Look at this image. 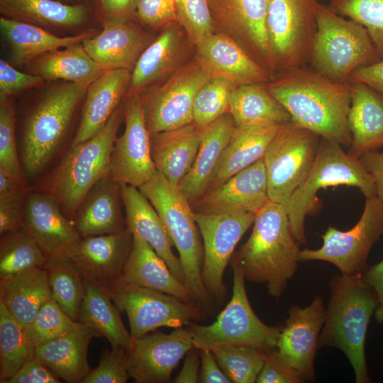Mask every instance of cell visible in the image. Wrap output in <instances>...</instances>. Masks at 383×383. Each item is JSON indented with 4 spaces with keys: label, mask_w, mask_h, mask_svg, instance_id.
<instances>
[{
    "label": "cell",
    "mask_w": 383,
    "mask_h": 383,
    "mask_svg": "<svg viewBox=\"0 0 383 383\" xmlns=\"http://www.w3.org/2000/svg\"><path fill=\"white\" fill-rule=\"evenodd\" d=\"M265 84L288 111L292 122L322 138L350 147V82L332 81L313 68L302 66L283 71Z\"/></svg>",
    "instance_id": "obj_1"
},
{
    "label": "cell",
    "mask_w": 383,
    "mask_h": 383,
    "mask_svg": "<svg viewBox=\"0 0 383 383\" xmlns=\"http://www.w3.org/2000/svg\"><path fill=\"white\" fill-rule=\"evenodd\" d=\"M89 85L68 82L45 91L24 116L17 133L20 162L30 187L60 160Z\"/></svg>",
    "instance_id": "obj_2"
},
{
    "label": "cell",
    "mask_w": 383,
    "mask_h": 383,
    "mask_svg": "<svg viewBox=\"0 0 383 383\" xmlns=\"http://www.w3.org/2000/svg\"><path fill=\"white\" fill-rule=\"evenodd\" d=\"M249 238L233 255L245 279L265 284L281 297L295 274L301 250L293 236L285 205L270 201L255 213Z\"/></svg>",
    "instance_id": "obj_3"
},
{
    "label": "cell",
    "mask_w": 383,
    "mask_h": 383,
    "mask_svg": "<svg viewBox=\"0 0 383 383\" xmlns=\"http://www.w3.org/2000/svg\"><path fill=\"white\" fill-rule=\"evenodd\" d=\"M330 288L318 349L338 348L353 366L355 382H372L365 345L371 317L378 306L377 295L362 274H335L330 281Z\"/></svg>",
    "instance_id": "obj_4"
},
{
    "label": "cell",
    "mask_w": 383,
    "mask_h": 383,
    "mask_svg": "<svg viewBox=\"0 0 383 383\" xmlns=\"http://www.w3.org/2000/svg\"><path fill=\"white\" fill-rule=\"evenodd\" d=\"M123 117L124 104L96 135L70 146L56 165L30 188L52 197L63 214L72 221L87 194L109 174L111 153Z\"/></svg>",
    "instance_id": "obj_5"
},
{
    "label": "cell",
    "mask_w": 383,
    "mask_h": 383,
    "mask_svg": "<svg viewBox=\"0 0 383 383\" xmlns=\"http://www.w3.org/2000/svg\"><path fill=\"white\" fill-rule=\"evenodd\" d=\"M138 189L157 212L178 251L184 284L196 304L209 307L213 301L202 281L203 245L190 202L158 170Z\"/></svg>",
    "instance_id": "obj_6"
},
{
    "label": "cell",
    "mask_w": 383,
    "mask_h": 383,
    "mask_svg": "<svg viewBox=\"0 0 383 383\" xmlns=\"http://www.w3.org/2000/svg\"><path fill=\"white\" fill-rule=\"evenodd\" d=\"M381 59L365 27L318 3L316 30L309 59L313 70L343 83L357 69Z\"/></svg>",
    "instance_id": "obj_7"
},
{
    "label": "cell",
    "mask_w": 383,
    "mask_h": 383,
    "mask_svg": "<svg viewBox=\"0 0 383 383\" xmlns=\"http://www.w3.org/2000/svg\"><path fill=\"white\" fill-rule=\"evenodd\" d=\"M339 185L357 187L366 199L376 196L373 180L359 159L345 152L340 143L321 138L308 175L286 205L290 229L299 243L307 242L305 219L318 206V192Z\"/></svg>",
    "instance_id": "obj_8"
},
{
    "label": "cell",
    "mask_w": 383,
    "mask_h": 383,
    "mask_svg": "<svg viewBox=\"0 0 383 383\" xmlns=\"http://www.w3.org/2000/svg\"><path fill=\"white\" fill-rule=\"evenodd\" d=\"M233 272L232 297L210 325L187 323L194 348L211 350L234 345L252 347L264 352L276 348L282 327L269 326L255 314L248 300L243 271L231 259Z\"/></svg>",
    "instance_id": "obj_9"
},
{
    "label": "cell",
    "mask_w": 383,
    "mask_h": 383,
    "mask_svg": "<svg viewBox=\"0 0 383 383\" xmlns=\"http://www.w3.org/2000/svg\"><path fill=\"white\" fill-rule=\"evenodd\" d=\"M321 138L292 121L280 126L262 157L271 201L287 205L308 175Z\"/></svg>",
    "instance_id": "obj_10"
},
{
    "label": "cell",
    "mask_w": 383,
    "mask_h": 383,
    "mask_svg": "<svg viewBox=\"0 0 383 383\" xmlns=\"http://www.w3.org/2000/svg\"><path fill=\"white\" fill-rule=\"evenodd\" d=\"M108 289L119 311L127 314L134 340L160 327L177 328L204 316V308L196 303L185 302L123 277Z\"/></svg>",
    "instance_id": "obj_11"
},
{
    "label": "cell",
    "mask_w": 383,
    "mask_h": 383,
    "mask_svg": "<svg viewBox=\"0 0 383 383\" xmlns=\"http://www.w3.org/2000/svg\"><path fill=\"white\" fill-rule=\"evenodd\" d=\"M383 235V202L377 196L366 199L357 223L343 231L329 226L322 235L318 249L300 251L299 262L325 261L337 267L344 274H363L372 245Z\"/></svg>",
    "instance_id": "obj_12"
},
{
    "label": "cell",
    "mask_w": 383,
    "mask_h": 383,
    "mask_svg": "<svg viewBox=\"0 0 383 383\" xmlns=\"http://www.w3.org/2000/svg\"><path fill=\"white\" fill-rule=\"evenodd\" d=\"M318 0H267V30L277 67L282 71L309 62Z\"/></svg>",
    "instance_id": "obj_13"
},
{
    "label": "cell",
    "mask_w": 383,
    "mask_h": 383,
    "mask_svg": "<svg viewBox=\"0 0 383 383\" xmlns=\"http://www.w3.org/2000/svg\"><path fill=\"white\" fill-rule=\"evenodd\" d=\"M210 78L195 61L179 68L162 86L140 94L150 135L192 123L195 97Z\"/></svg>",
    "instance_id": "obj_14"
},
{
    "label": "cell",
    "mask_w": 383,
    "mask_h": 383,
    "mask_svg": "<svg viewBox=\"0 0 383 383\" xmlns=\"http://www.w3.org/2000/svg\"><path fill=\"white\" fill-rule=\"evenodd\" d=\"M255 213H235L204 214L194 212V218L203 240L201 277L213 299L221 302L226 292L223 282L225 270L234 250L252 226Z\"/></svg>",
    "instance_id": "obj_15"
},
{
    "label": "cell",
    "mask_w": 383,
    "mask_h": 383,
    "mask_svg": "<svg viewBox=\"0 0 383 383\" xmlns=\"http://www.w3.org/2000/svg\"><path fill=\"white\" fill-rule=\"evenodd\" d=\"M124 118L123 133L116 138L111 153L109 175L120 184L139 188L157 172L140 94L128 96Z\"/></svg>",
    "instance_id": "obj_16"
},
{
    "label": "cell",
    "mask_w": 383,
    "mask_h": 383,
    "mask_svg": "<svg viewBox=\"0 0 383 383\" xmlns=\"http://www.w3.org/2000/svg\"><path fill=\"white\" fill-rule=\"evenodd\" d=\"M208 1L216 30L233 38L271 75L277 67L267 35V0Z\"/></svg>",
    "instance_id": "obj_17"
},
{
    "label": "cell",
    "mask_w": 383,
    "mask_h": 383,
    "mask_svg": "<svg viewBox=\"0 0 383 383\" xmlns=\"http://www.w3.org/2000/svg\"><path fill=\"white\" fill-rule=\"evenodd\" d=\"M194 348L192 335L184 326L168 334L148 333L134 340L126 351L130 378L137 383L168 382L181 360Z\"/></svg>",
    "instance_id": "obj_18"
},
{
    "label": "cell",
    "mask_w": 383,
    "mask_h": 383,
    "mask_svg": "<svg viewBox=\"0 0 383 383\" xmlns=\"http://www.w3.org/2000/svg\"><path fill=\"white\" fill-rule=\"evenodd\" d=\"M326 316L321 298L316 296L305 307L292 306L282 327L277 345V355L292 367L304 382L315 379L314 359Z\"/></svg>",
    "instance_id": "obj_19"
},
{
    "label": "cell",
    "mask_w": 383,
    "mask_h": 383,
    "mask_svg": "<svg viewBox=\"0 0 383 383\" xmlns=\"http://www.w3.org/2000/svg\"><path fill=\"white\" fill-rule=\"evenodd\" d=\"M270 201L263 159L238 172L221 186L190 203L194 213H256Z\"/></svg>",
    "instance_id": "obj_20"
},
{
    "label": "cell",
    "mask_w": 383,
    "mask_h": 383,
    "mask_svg": "<svg viewBox=\"0 0 383 383\" xmlns=\"http://www.w3.org/2000/svg\"><path fill=\"white\" fill-rule=\"evenodd\" d=\"M133 237L121 232L81 237L67 253L84 280L107 288L123 277L133 245Z\"/></svg>",
    "instance_id": "obj_21"
},
{
    "label": "cell",
    "mask_w": 383,
    "mask_h": 383,
    "mask_svg": "<svg viewBox=\"0 0 383 383\" xmlns=\"http://www.w3.org/2000/svg\"><path fill=\"white\" fill-rule=\"evenodd\" d=\"M23 228L48 258L67 255L80 239L72 221L50 196L30 189L22 204Z\"/></svg>",
    "instance_id": "obj_22"
},
{
    "label": "cell",
    "mask_w": 383,
    "mask_h": 383,
    "mask_svg": "<svg viewBox=\"0 0 383 383\" xmlns=\"http://www.w3.org/2000/svg\"><path fill=\"white\" fill-rule=\"evenodd\" d=\"M196 48V61L211 77L226 79L235 86L269 82V72L224 33L215 32Z\"/></svg>",
    "instance_id": "obj_23"
},
{
    "label": "cell",
    "mask_w": 383,
    "mask_h": 383,
    "mask_svg": "<svg viewBox=\"0 0 383 383\" xmlns=\"http://www.w3.org/2000/svg\"><path fill=\"white\" fill-rule=\"evenodd\" d=\"M131 18H108L96 35L82 45L88 55L104 70H131L145 49L147 37Z\"/></svg>",
    "instance_id": "obj_24"
},
{
    "label": "cell",
    "mask_w": 383,
    "mask_h": 383,
    "mask_svg": "<svg viewBox=\"0 0 383 383\" xmlns=\"http://www.w3.org/2000/svg\"><path fill=\"white\" fill-rule=\"evenodd\" d=\"M131 75L128 70H105L89 85L71 145L90 139L103 129L128 93Z\"/></svg>",
    "instance_id": "obj_25"
},
{
    "label": "cell",
    "mask_w": 383,
    "mask_h": 383,
    "mask_svg": "<svg viewBox=\"0 0 383 383\" xmlns=\"http://www.w3.org/2000/svg\"><path fill=\"white\" fill-rule=\"evenodd\" d=\"M126 229L146 241L165 261L173 274L184 284L182 265L172 252L173 242L157 212L138 188L121 184Z\"/></svg>",
    "instance_id": "obj_26"
},
{
    "label": "cell",
    "mask_w": 383,
    "mask_h": 383,
    "mask_svg": "<svg viewBox=\"0 0 383 383\" xmlns=\"http://www.w3.org/2000/svg\"><path fill=\"white\" fill-rule=\"evenodd\" d=\"M122 206L121 184L108 174L87 194L72 221L81 237L119 233L126 229Z\"/></svg>",
    "instance_id": "obj_27"
},
{
    "label": "cell",
    "mask_w": 383,
    "mask_h": 383,
    "mask_svg": "<svg viewBox=\"0 0 383 383\" xmlns=\"http://www.w3.org/2000/svg\"><path fill=\"white\" fill-rule=\"evenodd\" d=\"M99 336L94 328L77 321L63 335L35 347V357L65 382L82 383L91 370L87 360L89 345Z\"/></svg>",
    "instance_id": "obj_28"
},
{
    "label": "cell",
    "mask_w": 383,
    "mask_h": 383,
    "mask_svg": "<svg viewBox=\"0 0 383 383\" xmlns=\"http://www.w3.org/2000/svg\"><path fill=\"white\" fill-rule=\"evenodd\" d=\"M350 84L348 123L352 141L348 152L359 158L383 146V97L365 84Z\"/></svg>",
    "instance_id": "obj_29"
},
{
    "label": "cell",
    "mask_w": 383,
    "mask_h": 383,
    "mask_svg": "<svg viewBox=\"0 0 383 383\" xmlns=\"http://www.w3.org/2000/svg\"><path fill=\"white\" fill-rule=\"evenodd\" d=\"M282 125L236 126L205 192L221 186L232 176L262 159Z\"/></svg>",
    "instance_id": "obj_30"
},
{
    "label": "cell",
    "mask_w": 383,
    "mask_h": 383,
    "mask_svg": "<svg viewBox=\"0 0 383 383\" xmlns=\"http://www.w3.org/2000/svg\"><path fill=\"white\" fill-rule=\"evenodd\" d=\"M202 128L193 122L150 135L151 155L157 170L178 187L196 157Z\"/></svg>",
    "instance_id": "obj_31"
},
{
    "label": "cell",
    "mask_w": 383,
    "mask_h": 383,
    "mask_svg": "<svg viewBox=\"0 0 383 383\" xmlns=\"http://www.w3.org/2000/svg\"><path fill=\"white\" fill-rule=\"evenodd\" d=\"M235 127L233 118L228 112L202 128L201 143L195 160L178 185L179 191L190 203L205 193Z\"/></svg>",
    "instance_id": "obj_32"
},
{
    "label": "cell",
    "mask_w": 383,
    "mask_h": 383,
    "mask_svg": "<svg viewBox=\"0 0 383 383\" xmlns=\"http://www.w3.org/2000/svg\"><path fill=\"white\" fill-rule=\"evenodd\" d=\"M122 277L130 283L172 295L185 302L196 303L165 261L141 238L133 237Z\"/></svg>",
    "instance_id": "obj_33"
},
{
    "label": "cell",
    "mask_w": 383,
    "mask_h": 383,
    "mask_svg": "<svg viewBox=\"0 0 383 383\" xmlns=\"http://www.w3.org/2000/svg\"><path fill=\"white\" fill-rule=\"evenodd\" d=\"M0 30L17 64L29 63L52 50L82 43L95 33L94 30H89L73 36L59 37L41 26L3 16L0 18Z\"/></svg>",
    "instance_id": "obj_34"
},
{
    "label": "cell",
    "mask_w": 383,
    "mask_h": 383,
    "mask_svg": "<svg viewBox=\"0 0 383 383\" xmlns=\"http://www.w3.org/2000/svg\"><path fill=\"white\" fill-rule=\"evenodd\" d=\"M3 16L39 26L74 28L87 23L91 9L87 4L60 0H0Z\"/></svg>",
    "instance_id": "obj_35"
},
{
    "label": "cell",
    "mask_w": 383,
    "mask_h": 383,
    "mask_svg": "<svg viewBox=\"0 0 383 383\" xmlns=\"http://www.w3.org/2000/svg\"><path fill=\"white\" fill-rule=\"evenodd\" d=\"M109 289L85 280V292L77 321L94 328L105 337L111 348L128 350L134 342L120 316V311L111 302Z\"/></svg>",
    "instance_id": "obj_36"
},
{
    "label": "cell",
    "mask_w": 383,
    "mask_h": 383,
    "mask_svg": "<svg viewBox=\"0 0 383 383\" xmlns=\"http://www.w3.org/2000/svg\"><path fill=\"white\" fill-rule=\"evenodd\" d=\"M51 299L44 268L0 282V301L24 328Z\"/></svg>",
    "instance_id": "obj_37"
},
{
    "label": "cell",
    "mask_w": 383,
    "mask_h": 383,
    "mask_svg": "<svg viewBox=\"0 0 383 383\" xmlns=\"http://www.w3.org/2000/svg\"><path fill=\"white\" fill-rule=\"evenodd\" d=\"M29 63L32 74L45 80L64 79L87 85L105 71L88 55L82 43L52 50Z\"/></svg>",
    "instance_id": "obj_38"
},
{
    "label": "cell",
    "mask_w": 383,
    "mask_h": 383,
    "mask_svg": "<svg viewBox=\"0 0 383 383\" xmlns=\"http://www.w3.org/2000/svg\"><path fill=\"white\" fill-rule=\"evenodd\" d=\"M265 84L235 87L231 96L229 113L236 126L282 125L291 121L288 111L269 92Z\"/></svg>",
    "instance_id": "obj_39"
},
{
    "label": "cell",
    "mask_w": 383,
    "mask_h": 383,
    "mask_svg": "<svg viewBox=\"0 0 383 383\" xmlns=\"http://www.w3.org/2000/svg\"><path fill=\"white\" fill-rule=\"evenodd\" d=\"M175 22V21H174ZM172 22L147 46L137 60L131 75L128 95L143 89L173 68L179 54V38Z\"/></svg>",
    "instance_id": "obj_40"
},
{
    "label": "cell",
    "mask_w": 383,
    "mask_h": 383,
    "mask_svg": "<svg viewBox=\"0 0 383 383\" xmlns=\"http://www.w3.org/2000/svg\"><path fill=\"white\" fill-rule=\"evenodd\" d=\"M44 270L52 299L77 321L85 292V280L79 270L67 255L48 258Z\"/></svg>",
    "instance_id": "obj_41"
},
{
    "label": "cell",
    "mask_w": 383,
    "mask_h": 383,
    "mask_svg": "<svg viewBox=\"0 0 383 383\" xmlns=\"http://www.w3.org/2000/svg\"><path fill=\"white\" fill-rule=\"evenodd\" d=\"M47 259L24 228L1 235L0 282L43 269Z\"/></svg>",
    "instance_id": "obj_42"
},
{
    "label": "cell",
    "mask_w": 383,
    "mask_h": 383,
    "mask_svg": "<svg viewBox=\"0 0 383 383\" xmlns=\"http://www.w3.org/2000/svg\"><path fill=\"white\" fill-rule=\"evenodd\" d=\"M35 357V347L25 331L0 301V382L15 375Z\"/></svg>",
    "instance_id": "obj_43"
},
{
    "label": "cell",
    "mask_w": 383,
    "mask_h": 383,
    "mask_svg": "<svg viewBox=\"0 0 383 383\" xmlns=\"http://www.w3.org/2000/svg\"><path fill=\"white\" fill-rule=\"evenodd\" d=\"M211 350L231 382H256L265 362V352L234 345H221Z\"/></svg>",
    "instance_id": "obj_44"
},
{
    "label": "cell",
    "mask_w": 383,
    "mask_h": 383,
    "mask_svg": "<svg viewBox=\"0 0 383 383\" xmlns=\"http://www.w3.org/2000/svg\"><path fill=\"white\" fill-rule=\"evenodd\" d=\"M235 87L226 79L211 77L195 97L192 122L204 128L229 112L231 96Z\"/></svg>",
    "instance_id": "obj_45"
},
{
    "label": "cell",
    "mask_w": 383,
    "mask_h": 383,
    "mask_svg": "<svg viewBox=\"0 0 383 383\" xmlns=\"http://www.w3.org/2000/svg\"><path fill=\"white\" fill-rule=\"evenodd\" d=\"M328 6L365 27L383 58V0H330Z\"/></svg>",
    "instance_id": "obj_46"
},
{
    "label": "cell",
    "mask_w": 383,
    "mask_h": 383,
    "mask_svg": "<svg viewBox=\"0 0 383 383\" xmlns=\"http://www.w3.org/2000/svg\"><path fill=\"white\" fill-rule=\"evenodd\" d=\"M0 170L28 185L19 158L13 97L0 100Z\"/></svg>",
    "instance_id": "obj_47"
},
{
    "label": "cell",
    "mask_w": 383,
    "mask_h": 383,
    "mask_svg": "<svg viewBox=\"0 0 383 383\" xmlns=\"http://www.w3.org/2000/svg\"><path fill=\"white\" fill-rule=\"evenodd\" d=\"M76 322L51 299L43 306L25 331L31 343L37 347L63 335Z\"/></svg>",
    "instance_id": "obj_48"
},
{
    "label": "cell",
    "mask_w": 383,
    "mask_h": 383,
    "mask_svg": "<svg viewBox=\"0 0 383 383\" xmlns=\"http://www.w3.org/2000/svg\"><path fill=\"white\" fill-rule=\"evenodd\" d=\"M176 21L196 46L216 30L208 0H175Z\"/></svg>",
    "instance_id": "obj_49"
},
{
    "label": "cell",
    "mask_w": 383,
    "mask_h": 383,
    "mask_svg": "<svg viewBox=\"0 0 383 383\" xmlns=\"http://www.w3.org/2000/svg\"><path fill=\"white\" fill-rule=\"evenodd\" d=\"M129 379L126 351L111 348L102 352L98 366L91 369L82 383H125Z\"/></svg>",
    "instance_id": "obj_50"
},
{
    "label": "cell",
    "mask_w": 383,
    "mask_h": 383,
    "mask_svg": "<svg viewBox=\"0 0 383 383\" xmlns=\"http://www.w3.org/2000/svg\"><path fill=\"white\" fill-rule=\"evenodd\" d=\"M44 82L38 75L19 72L5 60H0V100L41 86Z\"/></svg>",
    "instance_id": "obj_51"
},
{
    "label": "cell",
    "mask_w": 383,
    "mask_h": 383,
    "mask_svg": "<svg viewBox=\"0 0 383 383\" xmlns=\"http://www.w3.org/2000/svg\"><path fill=\"white\" fill-rule=\"evenodd\" d=\"M136 17L151 28L167 26L176 21L175 0H139Z\"/></svg>",
    "instance_id": "obj_52"
},
{
    "label": "cell",
    "mask_w": 383,
    "mask_h": 383,
    "mask_svg": "<svg viewBox=\"0 0 383 383\" xmlns=\"http://www.w3.org/2000/svg\"><path fill=\"white\" fill-rule=\"evenodd\" d=\"M257 383H301L299 374L277 354L275 349L265 352L263 366L257 376Z\"/></svg>",
    "instance_id": "obj_53"
},
{
    "label": "cell",
    "mask_w": 383,
    "mask_h": 383,
    "mask_svg": "<svg viewBox=\"0 0 383 383\" xmlns=\"http://www.w3.org/2000/svg\"><path fill=\"white\" fill-rule=\"evenodd\" d=\"M60 379L40 360L35 357L4 383H60Z\"/></svg>",
    "instance_id": "obj_54"
},
{
    "label": "cell",
    "mask_w": 383,
    "mask_h": 383,
    "mask_svg": "<svg viewBox=\"0 0 383 383\" xmlns=\"http://www.w3.org/2000/svg\"><path fill=\"white\" fill-rule=\"evenodd\" d=\"M139 0H95V9L103 18H131L136 16Z\"/></svg>",
    "instance_id": "obj_55"
},
{
    "label": "cell",
    "mask_w": 383,
    "mask_h": 383,
    "mask_svg": "<svg viewBox=\"0 0 383 383\" xmlns=\"http://www.w3.org/2000/svg\"><path fill=\"white\" fill-rule=\"evenodd\" d=\"M350 83H363L383 95V58L357 69L349 77Z\"/></svg>",
    "instance_id": "obj_56"
},
{
    "label": "cell",
    "mask_w": 383,
    "mask_h": 383,
    "mask_svg": "<svg viewBox=\"0 0 383 383\" xmlns=\"http://www.w3.org/2000/svg\"><path fill=\"white\" fill-rule=\"evenodd\" d=\"M24 199L0 201V234L23 228L22 204Z\"/></svg>",
    "instance_id": "obj_57"
},
{
    "label": "cell",
    "mask_w": 383,
    "mask_h": 383,
    "mask_svg": "<svg viewBox=\"0 0 383 383\" xmlns=\"http://www.w3.org/2000/svg\"><path fill=\"white\" fill-rule=\"evenodd\" d=\"M201 370L199 382L231 383L223 372L211 350H199Z\"/></svg>",
    "instance_id": "obj_58"
},
{
    "label": "cell",
    "mask_w": 383,
    "mask_h": 383,
    "mask_svg": "<svg viewBox=\"0 0 383 383\" xmlns=\"http://www.w3.org/2000/svg\"><path fill=\"white\" fill-rule=\"evenodd\" d=\"M358 159L373 180L376 196L383 202V152L370 151Z\"/></svg>",
    "instance_id": "obj_59"
},
{
    "label": "cell",
    "mask_w": 383,
    "mask_h": 383,
    "mask_svg": "<svg viewBox=\"0 0 383 383\" xmlns=\"http://www.w3.org/2000/svg\"><path fill=\"white\" fill-rule=\"evenodd\" d=\"M362 276L377 295L378 306L374 316L379 323L383 324V260L367 268Z\"/></svg>",
    "instance_id": "obj_60"
},
{
    "label": "cell",
    "mask_w": 383,
    "mask_h": 383,
    "mask_svg": "<svg viewBox=\"0 0 383 383\" xmlns=\"http://www.w3.org/2000/svg\"><path fill=\"white\" fill-rule=\"evenodd\" d=\"M30 187L0 170V201L24 199Z\"/></svg>",
    "instance_id": "obj_61"
},
{
    "label": "cell",
    "mask_w": 383,
    "mask_h": 383,
    "mask_svg": "<svg viewBox=\"0 0 383 383\" xmlns=\"http://www.w3.org/2000/svg\"><path fill=\"white\" fill-rule=\"evenodd\" d=\"M200 350L194 348L185 355L181 371L174 379V383L199 382Z\"/></svg>",
    "instance_id": "obj_62"
},
{
    "label": "cell",
    "mask_w": 383,
    "mask_h": 383,
    "mask_svg": "<svg viewBox=\"0 0 383 383\" xmlns=\"http://www.w3.org/2000/svg\"><path fill=\"white\" fill-rule=\"evenodd\" d=\"M71 4H86L84 1L86 0H70Z\"/></svg>",
    "instance_id": "obj_63"
}]
</instances>
